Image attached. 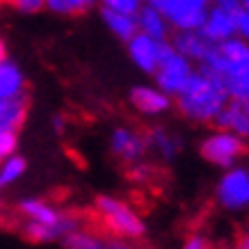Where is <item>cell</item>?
Instances as JSON below:
<instances>
[{"instance_id": "obj_1", "label": "cell", "mask_w": 249, "mask_h": 249, "mask_svg": "<svg viewBox=\"0 0 249 249\" xmlns=\"http://www.w3.org/2000/svg\"><path fill=\"white\" fill-rule=\"evenodd\" d=\"M229 103V94L224 85L215 76H211L206 69H195L190 83L183 87V91L174 98V106L183 119L192 124H215L217 114Z\"/></svg>"}, {"instance_id": "obj_2", "label": "cell", "mask_w": 249, "mask_h": 249, "mask_svg": "<svg viewBox=\"0 0 249 249\" xmlns=\"http://www.w3.org/2000/svg\"><path fill=\"white\" fill-rule=\"evenodd\" d=\"M199 69H206L224 85L229 101H242L249 96V44L233 37L219 46H213L211 55Z\"/></svg>"}, {"instance_id": "obj_3", "label": "cell", "mask_w": 249, "mask_h": 249, "mask_svg": "<svg viewBox=\"0 0 249 249\" xmlns=\"http://www.w3.org/2000/svg\"><path fill=\"white\" fill-rule=\"evenodd\" d=\"M94 211L101 224L117 238V240H140L146 233L142 215L119 196L112 195H98L94 199Z\"/></svg>"}, {"instance_id": "obj_4", "label": "cell", "mask_w": 249, "mask_h": 249, "mask_svg": "<svg viewBox=\"0 0 249 249\" xmlns=\"http://www.w3.org/2000/svg\"><path fill=\"white\" fill-rule=\"evenodd\" d=\"M16 211L23 217V222H32L37 227L48 229L55 235V240H64L69 233H73L83 227V222L78 215L69 211H62L55 204L39 199V196H25L16 204Z\"/></svg>"}, {"instance_id": "obj_5", "label": "cell", "mask_w": 249, "mask_h": 249, "mask_svg": "<svg viewBox=\"0 0 249 249\" xmlns=\"http://www.w3.org/2000/svg\"><path fill=\"white\" fill-rule=\"evenodd\" d=\"M247 149H249L247 142H242L240 137L231 135V133H227V130H222V128L208 130V133L201 137V142H199L201 158H204L208 165L219 167L222 172L240 165V160H242V156L247 153Z\"/></svg>"}, {"instance_id": "obj_6", "label": "cell", "mask_w": 249, "mask_h": 249, "mask_svg": "<svg viewBox=\"0 0 249 249\" xmlns=\"http://www.w3.org/2000/svg\"><path fill=\"white\" fill-rule=\"evenodd\" d=\"M215 201L227 213L249 211V167L235 165L222 172L215 183Z\"/></svg>"}, {"instance_id": "obj_7", "label": "cell", "mask_w": 249, "mask_h": 249, "mask_svg": "<svg viewBox=\"0 0 249 249\" xmlns=\"http://www.w3.org/2000/svg\"><path fill=\"white\" fill-rule=\"evenodd\" d=\"M195 64L188 62L183 55H178L169 44H165L162 60H160L156 73H153V85L160 91H165L167 96L176 98L183 91V87L190 83V78L195 73Z\"/></svg>"}, {"instance_id": "obj_8", "label": "cell", "mask_w": 249, "mask_h": 249, "mask_svg": "<svg viewBox=\"0 0 249 249\" xmlns=\"http://www.w3.org/2000/svg\"><path fill=\"white\" fill-rule=\"evenodd\" d=\"M211 5V0H160L156 7L165 16L172 32H192L201 30Z\"/></svg>"}, {"instance_id": "obj_9", "label": "cell", "mask_w": 249, "mask_h": 249, "mask_svg": "<svg viewBox=\"0 0 249 249\" xmlns=\"http://www.w3.org/2000/svg\"><path fill=\"white\" fill-rule=\"evenodd\" d=\"M107 146H110V153L119 162H126V165H137V162H144L146 153H149V146H146V133L135 126H128V124H121V126H114L110 130V137H107Z\"/></svg>"}, {"instance_id": "obj_10", "label": "cell", "mask_w": 249, "mask_h": 249, "mask_svg": "<svg viewBox=\"0 0 249 249\" xmlns=\"http://www.w3.org/2000/svg\"><path fill=\"white\" fill-rule=\"evenodd\" d=\"M128 106L137 114H142L146 119H158L165 117L174 107V98L167 96L165 91H160L156 85H133L128 91Z\"/></svg>"}, {"instance_id": "obj_11", "label": "cell", "mask_w": 249, "mask_h": 249, "mask_svg": "<svg viewBox=\"0 0 249 249\" xmlns=\"http://www.w3.org/2000/svg\"><path fill=\"white\" fill-rule=\"evenodd\" d=\"M165 44H162V41H156V39H151V37H144V35L137 32L135 37L126 44V53H128V60L135 64V69H140L146 76H153L160 64V60H162Z\"/></svg>"}, {"instance_id": "obj_12", "label": "cell", "mask_w": 249, "mask_h": 249, "mask_svg": "<svg viewBox=\"0 0 249 249\" xmlns=\"http://www.w3.org/2000/svg\"><path fill=\"white\" fill-rule=\"evenodd\" d=\"M146 146H149V153H153L158 160L172 162L181 153L183 140L176 130H172L165 124H153L151 128L146 130Z\"/></svg>"}, {"instance_id": "obj_13", "label": "cell", "mask_w": 249, "mask_h": 249, "mask_svg": "<svg viewBox=\"0 0 249 249\" xmlns=\"http://www.w3.org/2000/svg\"><path fill=\"white\" fill-rule=\"evenodd\" d=\"M167 44L172 46L178 55H183L188 62H192L195 67H201L206 62V57L211 55L213 46L206 41V37L199 30L192 32H172V37Z\"/></svg>"}, {"instance_id": "obj_14", "label": "cell", "mask_w": 249, "mask_h": 249, "mask_svg": "<svg viewBox=\"0 0 249 249\" xmlns=\"http://www.w3.org/2000/svg\"><path fill=\"white\" fill-rule=\"evenodd\" d=\"M201 35L206 37V41L211 46H219L229 41V39L235 37V23H233V14L227 12L222 7H215L211 5L208 14L204 18V25H201Z\"/></svg>"}, {"instance_id": "obj_15", "label": "cell", "mask_w": 249, "mask_h": 249, "mask_svg": "<svg viewBox=\"0 0 249 249\" xmlns=\"http://www.w3.org/2000/svg\"><path fill=\"white\" fill-rule=\"evenodd\" d=\"M30 96L28 94V76L18 62L7 57L0 62V103L16 101V98Z\"/></svg>"}, {"instance_id": "obj_16", "label": "cell", "mask_w": 249, "mask_h": 249, "mask_svg": "<svg viewBox=\"0 0 249 249\" xmlns=\"http://www.w3.org/2000/svg\"><path fill=\"white\" fill-rule=\"evenodd\" d=\"M135 21H137V32L144 35V37H151L156 41H169L172 37V28L169 23L165 21V16L160 14V9L156 5H146L142 2V7L137 9L135 14Z\"/></svg>"}, {"instance_id": "obj_17", "label": "cell", "mask_w": 249, "mask_h": 249, "mask_svg": "<svg viewBox=\"0 0 249 249\" xmlns=\"http://www.w3.org/2000/svg\"><path fill=\"white\" fill-rule=\"evenodd\" d=\"M213 126L227 130V133L240 137L242 142L249 144V114L242 110L238 101H229L224 106V110L217 114V119H215Z\"/></svg>"}, {"instance_id": "obj_18", "label": "cell", "mask_w": 249, "mask_h": 249, "mask_svg": "<svg viewBox=\"0 0 249 249\" xmlns=\"http://www.w3.org/2000/svg\"><path fill=\"white\" fill-rule=\"evenodd\" d=\"M28 114H30V96L0 103V130L18 135L28 121Z\"/></svg>"}, {"instance_id": "obj_19", "label": "cell", "mask_w": 249, "mask_h": 249, "mask_svg": "<svg viewBox=\"0 0 249 249\" xmlns=\"http://www.w3.org/2000/svg\"><path fill=\"white\" fill-rule=\"evenodd\" d=\"M98 16L101 23L107 28V32L117 37L119 41L128 44L130 39L137 35V21L133 14H119V12H110V9H101L98 7Z\"/></svg>"}, {"instance_id": "obj_20", "label": "cell", "mask_w": 249, "mask_h": 249, "mask_svg": "<svg viewBox=\"0 0 249 249\" xmlns=\"http://www.w3.org/2000/svg\"><path fill=\"white\" fill-rule=\"evenodd\" d=\"M28 172V160L21 153H14L0 162V192L14 188L16 183L21 181Z\"/></svg>"}, {"instance_id": "obj_21", "label": "cell", "mask_w": 249, "mask_h": 249, "mask_svg": "<svg viewBox=\"0 0 249 249\" xmlns=\"http://www.w3.org/2000/svg\"><path fill=\"white\" fill-rule=\"evenodd\" d=\"M44 7L62 18H76L96 7V0H44Z\"/></svg>"}, {"instance_id": "obj_22", "label": "cell", "mask_w": 249, "mask_h": 249, "mask_svg": "<svg viewBox=\"0 0 249 249\" xmlns=\"http://www.w3.org/2000/svg\"><path fill=\"white\" fill-rule=\"evenodd\" d=\"M106 242L107 240H103L98 233L80 227L78 231L69 233L62 240V245H64V249H106Z\"/></svg>"}, {"instance_id": "obj_23", "label": "cell", "mask_w": 249, "mask_h": 249, "mask_svg": "<svg viewBox=\"0 0 249 249\" xmlns=\"http://www.w3.org/2000/svg\"><path fill=\"white\" fill-rule=\"evenodd\" d=\"M101 9H110V12H119V14H137V9L142 7V0H96Z\"/></svg>"}, {"instance_id": "obj_24", "label": "cell", "mask_w": 249, "mask_h": 249, "mask_svg": "<svg viewBox=\"0 0 249 249\" xmlns=\"http://www.w3.org/2000/svg\"><path fill=\"white\" fill-rule=\"evenodd\" d=\"M9 7L18 12V14H25V16H32V14H39V12H46L44 7V0H5Z\"/></svg>"}, {"instance_id": "obj_25", "label": "cell", "mask_w": 249, "mask_h": 249, "mask_svg": "<svg viewBox=\"0 0 249 249\" xmlns=\"http://www.w3.org/2000/svg\"><path fill=\"white\" fill-rule=\"evenodd\" d=\"M14 153H18V135L0 130V162L9 156H14Z\"/></svg>"}, {"instance_id": "obj_26", "label": "cell", "mask_w": 249, "mask_h": 249, "mask_svg": "<svg viewBox=\"0 0 249 249\" xmlns=\"http://www.w3.org/2000/svg\"><path fill=\"white\" fill-rule=\"evenodd\" d=\"M233 23H235V37L242 39L245 44H249V12H245L240 7L233 14Z\"/></svg>"}, {"instance_id": "obj_27", "label": "cell", "mask_w": 249, "mask_h": 249, "mask_svg": "<svg viewBox=\"0 0 249 249\" xmlns=\"http://www.w3.org/2000/svg\"><path fill=\"white\" fill-rule=\"evenodd\" d=\"M181 249H213V245L204 233H190L188 238L183 240Z\"/></svg>"}, {"instance_id": "obj_28", "label": "cell", "mask_w": 249, "mask_h": 249, "mask_svg": "<svg viewBox=\"0 0 249 249\" xmlns=\"http://www.w3.org/2000/svg\"><path fill=\"white\" fill-rule=\"evenodd\" d=\"M130 176H133L135 181H146V178L151 176V167L146 165V162H137V165L130 167Z\"/></svg>"}, {"instance_id": "obj_29", "label": "cell", "mask_w": 249, "mask_h": 249, "mask_svg": "<svg viewBox=\"0 0 249 249\" xmlns=\"http://www.w3.org/2000/svg\"><path fill=\"white\" fill-rule=\"evenodd\" d=\"M215 7H222L227 9V12H231V14H235L238 9H240V0H211Z\"/></svg>"}, {"instance_id": "obj_30", "label": "cell", "mask_w": 249, "mask_h": 249, "mask_svg": "<svg viewBox=\"0 0 249 249\" xmlns=\"http://www.w3.org/2000/svg\"><path fill=\"white\" fill-rule=\"evenodd\" d=\"M53 130L60 133V135L67 130V117L64 114H53Z\"/></svg>"}, {"instance_id": "obj_31", "label": "cell", "mask_w": 249, "mask_h": 249, "mask_svg": "<svg viewBox=\"0 0 249 249\" xmlns=\"http://www.w3.org/2000/svg\"><path fill=\"white\" fill-rule=\"evenodd\" d=\"M231 249H249V229L247 231H242L238 238L233 240V247Z\"/></svg>"}, {"instance_id": "obj_32", "label": "cell", "mask_w": 249, "mask_h": 249, "mask_svg": "<svg viewBox=\"0 0 249 249\" xmlns=\"http://www.w3.org/2000/svg\"><path fill=\"white\" fill-rule=\"evenodd\" d=\"M9 55H7V44H5V39L0 37V62H5Z\"/></svg>"}, {"instance_id": "obj_33", "label": "cell", "mask_w": 249, "mask_h": 249, "mask_svg": "<svg viewBox=\"0 0 249 249\" xmlns=\"http://www.w3.org/2000/svg\"><path fill=\"white\" fill-rule=\"evenodd\" d=\"M238 103H240V107L249 114V96H247V98H242V101H238Z\"/></svg>"}, {"instance_id": "obj_34", "label": "cell", "mask_w": 249, "mask_h": 249, "mask_svg": "<svg viewBox=\"0 0 249 249\" xmlns=\"http://www.w3.org/2000/svg\"><path fill=\"white\" fill-rule=\"evenodd\" d=\"M240 7L245 9V12H249V0H240Z\"/></svg>"}, {"instance_id": "obj_35", "label": "cell", "mask_w": 249, "mask_h": 249, "mask_svg": "<svg viewBox=\"0 0 249 249\" xmlns=\"http://www.w3.org/2000/svg\"><path fill=\"white\" fill-rule=\"evenodd\" d=\"M144 2H146V5H158L160 0H144Z\"/></svg>"}, {"instance_id": "obj_36", "label": "cell", "mask_w": 249, "mask_h": 249, "mask_svg": "<svg viewBox=\"0 0 249 249\" xmlns=\"http://www.w3.org/2000/svg\"><path fill=\"white\" fill-rule=\"evenodd\" d=\"M5 211V204H2V196H0V213Z\"/></svg>"}, {"instance_id": "obj_37", "label": "cell", "mask_w": 249, "mask_h": 249, "mask_svg": "<svg viewBox=\"0 0 249 249\" xmlns=\"http://www.w3.org/2000/svg\"><path fill=\"white\" fill-rule=\"evenodd\" d=\"M2 2H5V0H0V7H2Z\"/></svg>"}, {"instance_id": "obj_38", "label": "cell", "mask_w": 249, "mask_h": 249, "mask_svg": "<svg viewBox=\"0 0 249 249\" xmlns=\"http://www.w3.org/2000/svg\"><path fill=\"white\" fill-rule=\"evenodd\" d=\"M219 249H231V247H219Z\"/></svg>"}, {"instance_id": "obj_39", "label": "cell", "mask_w": 249, "mask_h": 249, "mask_svg": "<svg viewBox=\"0 0 249 249\" xmlns=\"http://www.w3.org/2000/svg\"><path fill=\"white\" fill-rule=\"evenodd\" d=\"M142 2H144V0H142Z\"/></svg>"}]
</instances>
